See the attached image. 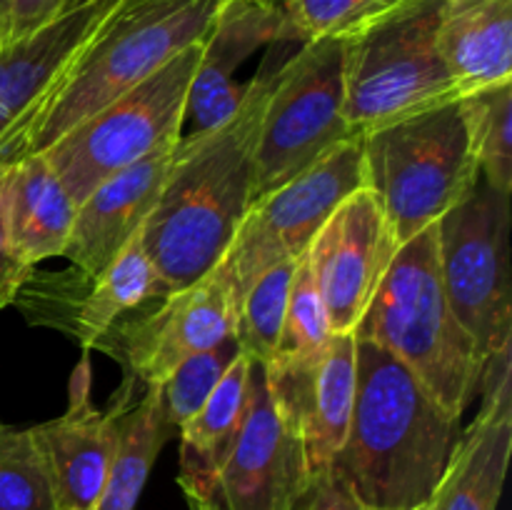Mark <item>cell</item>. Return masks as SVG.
I'll return each mask as SVG.
<instances>
[{
  "instance_id": "cell-7",
  "label": "cell",
  "mask_w": 512,
  "mask_h": 510,
  "mask_svg": "<svg viewBox=\"0 0 512 510\" xmlns=\"http://www.w3.org/2000/svg\"><path fill=\"white\" fill-rule=\"evenodd\" d=\"M203 43L180 50L153 75L80 120L40 150L78 205L95 185L183 138L185 100Z\"/></svg>"
},
{
  "instance_id": "cell-28",
  "label": "cell",
  "mask_w": 512,
  "mask_h": 510,
  "mask_svg": "<svg viewBox=\"0 0 512 510\" xmlns=\"http://www.w3.org/2000/svg\"><path fill=\"white\" fill-rule=\"evenodd\" d=\"M0 510H55L43 455L28 428L0 423Z\"/></svg>"
},
{
  "instance_id": "cell-24",
  "label": "cell",
  "mask_w": 512,
  "mask_h": 510,
  "mask_svg": "<svg viewBox=\"0 0 512 510\" xmlns=\"http://www.w3.org/2000/svg\"><path fill=\"white\" fill-rule=\"evenodd\" d=\"M173 433L160 403V388L148 385L143 398L120 415L118 445L95 510H135L150 470Z\"/></svg>"
},
{
  "instance_id": "cell-5",
  "label": "cell",
  "mask_w": 512,
  "mask_h": 510,
  "mask_svg": "<svg viewBox=\"0 0 512 510\" xmlns=\"http://www.w3.org/2000/svg\"><path fill=\"white\" fill-rule=\"evenodd\" d=\"M443 0H403L343 40V113L353 138L458 100L438 50Z\"/></svg>"
},
{
  "instance_id": "cell-22",
  "label": "cell",
  "mask_w": 512,
  "mask_h": 510,
  "mask_svg": "<svg viewBox=\"0 0 512 510\" xmlns=\"http://www.w3.org/2000/svg\"><path fill=\"white\" fill-rule=\"evenodd\" d=\"M8 243L23 268L60 258L75 218V203L43 153L23 155L8 173Z\"/></svg>"
},
{
  "instance_id": "cell-12",
  "label": "cell",
  "mask_w": 512,
  "mask_h": 510,
  "mask_svg": "<svg viewBox=\"0 0 512 510\" xmlns=\"http://www.w3.org/2000/svg\"><path fill=\"white\" fill-rule=\"evenodd\" d=\"M308 480L298 425L253 360L248 413L218 473L215 500L223 510H295Z\"/></svg>"
},
{
  "instance_id": "cell-6",
  "label": "cell",
  "mask_w": 512,
  "mask_h": 510,
  "mask_svg": "<svg viewBox=\"0 0 512 510\" xmlns=\"http://www.w3.org/2000/svg\"><path fill=\"white\" fill-rule=\"evenodd\" d=\"M363 178L398 248L463 203L480 170L458 100L365 135Z\"/></svg>"
},
{
  "instance_id": "cell-3",
  "label": "cell",
  "mask_w": 512,
  "mask_h": 510,
  "mask_svg": "<svg viewBox=\"0 0 512 510\" xmlns=\"http://www.w3.org/2000/svg\"><path fill=\"white\" fill-rule=\"evenodd\" d=\"M353 335L400 360L450 415L463 418L485 363L445 293L438 223L395 250Z\"/></svg>"
},
{
  "instance_id": "cell-36",
  "label": "cell",
  "mask_w": 512,
  "mask_h": 510,
  "mask_svg": "<svg viewBox=\"0 0 512 510\" xmlns=\"http://www.w3.org/2000/svg\"><path fill=\"white\" fill-rule=\"evenodd\" d=\"M265 3H278V0H265Z\"/></svg>"
},
{
  "instance_id": "cell-32",
  "label": "cell",
  "mask_w": 512,
  "mask_h": 510,
  "mask_svg": "<svg viewBox=\"0 0 512 510\" xmlns=\"http://www.w3.org/2000/svg\"><path fill=\"white\" fill-rule=\"evenodd\" d=\"M8 173L10 168L0 170V308H8L15 303L25 280L33 275V270L23 268L15 260L8 243V213H5V200H8Z\"/></svg>"
},
{
  "instance_id": "cell-29",
  "label": "cell",
  "mask_w": 512,
  "mask_h": 510,
  "mask_svg": "<svg viewBox=\"0 0 512 510\" xmlns=\"http://www.w3.org/2000/svg\"><path fill=\"white\" fill-rule=\"evenodd\" d=\"M403 0H278L295 43L345 40Z\"/></svg>"
},
{
  "instance_id": "cell-8",
  "label": "cell",
  "mask_w": 512,
  "mask_h": 510,
  "mask_svg": "<svg viewBox=\"0 0 512 510\" xmlns=\"http://www.w3.org/2000/svg\"><path fill=\"white\" fill-rule=\"evenodd\" d=\"M353 138L343 113V40L300 43L275 68L255 140L253 200L290 183Z\"/></svg>"
},
{
  "instance_id": "cell-11",
  "label": "cell",
  "mask_w": 512,
  "mask_h": 510,
  "mask_svg": "<svg viewBox=\"0 0 512 510\" xmlns=\"http://www.w3.org/2000/svg\"><path fill=\"white\" fill-rule=\"evenodd\" d=\"M238 303L213 270L188 288L123 315L93 350H103L138 383L160 385L180 363L235 335Z\"/></svg>"
},
{
  "instance_id": "cell-19",
  "label": "cell",
  "mask_w": 512,
  "mask_h": 510,
  "mask_svg": "<svg viewBox=\"0 0 512 510\" xmlns=\"http://www.w3.org/2000/svg\"><path fill=\"white\" fill-rule=\"evenodd\" d=\"M293 415L310 473L330 468L348 435L355 403V335L333 333L308 363L293 368L263 365Z\"/></svg>"
},
{
  "instance_id": "cell-23",
  "label": "cell",
  "mask_w": 512,
  "mask_h": 510,
  "mask_svg": "<svg viewBox=\"0 0 512 510\" xmlns=\"http://www.w3.org/2000/svg\"><path fill=\"white\" fill-rule=\"evenodd\" d=\"M253 358L240 353L220 383L203 403V408L178 430L180 475L183 493H200L215 498L220 468L233 450L250 403Z\"/></svg>"
},
{
  "instance_id": "cell-37",
  "label": "cell",
  "mask_w": 512,
  "mask_h": 510,
  "mask_svg": "<svg viewBox=\"0 0 512 510\" xmlns=\"http://www.w3.org/2000/svg\"><path fill=\"white\" fill-rule=\"evenodd\" d=\"M418 510H428V505H423V508H418Z\"/></svg>"
},
{
  "instance_id": "cell-1",
  "label": "cell",
  "mask_w": 512,
  "mask_h": 510,
  "mask_svg": "<svg viewBox=\"0 0 512 510\" xmlns=\"http://www.w3.org/2000/svg\"><path fill=\"white\" fill-rule=\"evenodd\" d=\"M275 68L265 60L238 108L215 128L175 148L143 245L158 273V295L175 293L218 265L253 203L255 140Z\"/></svg>"
},
{
  "instance_id": "cell-13",
  "label": "cell",
  "mask_w": 512,
  "mask_h": 510,
  "mask_svg": "<svg viewBox=\"0 0 512 510\" xmlns=\"http://www.w3.org/2000/svg\"><path fill=\"white\" fill-rule=\"evenodd\" d=\"M155 295L158 273L145 253L140 228L98 275H83L75 268L65 273L33 270L13 305L23 310L28 323L60 330L90 350L123 315Z\"/></svg>"
},
{
  "instance_id": "cell-20",
  "label": "cell",
  "mask_w": 512,
  "mask_h": 510,
  "mask_svg": "<svg viewBox=\"0 0 512 510\" xmlns=\"http://www.w3.org/2000/svg\"><path fill=\"white\" fill-rule=\"evenodd\" d=\"M178 145L158 150L130 168L110 175L75 205L73 228L60 258L78 273L98 275L125 243L143 228L155 208Z\"/></svg>"
},
{
  "instance_id": "cell-4",
  "label": "cell",
  "mask_w": 512,
  "mask_h": 510,
  "mask_svg": "<svg viewBox=\"0 0 512 510\" xmlns=\"http://www.w3.org/2000/svg\"><path fill=\"white\" fill-rule=\"evenodd\" d=\"M223 0H118L35 115L28 155L203 43Z\"/></svg>"
},
{
  "instance_id": "cell-16",
  "label": "cell",
  "mask_w": 512,
  "mask_h": 510,
  "mask_svg": "<svg viewBox=\"0 0 512 510\" xmlns=\"http://www.w3.org/2000/svg\"><path fill=\"white\" fill-rule=\"evenodd\" d=\"M118 0H85L0 48V170L28 155L35 115Z\"/></svg>"
},
{
  "instance_id": "cell-31",
  "label": "cell",
  "mask_w": 512,
  "mask_h": 510,
  "mask_svg": "<svg viewBox=\"0 0 512 510\" xmlns=\"http://www.w3.org/2000/svg\"><path fill=\"white\" fill-rule=\"evenodd\" d=\"M295 510H378L365 505L350 485L340 478L338 470L330 468L310 473L308 485L300 493Z\"/></svg>"
},
{
  "instance_id": "cell-27",
  "label": "cell",
  "mask_w": 512,
  "mask_h": 510,
  "mask_svg": "<svg viewBox=\"0 0 512 510\" xmlns=\"http://www.w3.org/2000/svg\"><path fill=\"white\" fill-rule=\"evenodd\" d=\"M330 335H333V330H330L323 298L315 288L313 273H310V265L303 255L298 260V268H295L293 285H290L278 348H275L270 363L265 365L293 368V365L308 363L328 345Z\"/></svg>"
},
{
  "instance_id": "cell-15",
  "label": "cell",
  "mask_w": 512,
  "mask_h": 510,
  "mask_svg": "<svg viewBox=\"0 0 512 510\" xmlns=\"http://www.w3.org/2000/svg\"><path fill=\"white\" fill-rule=\"evenodd\" d=\"M395 250L383 210L365 185L328 215L305 260L333 333H353Z\"/></svg>"
},
{
  "instance_id": "cell-25",
  "label": "cell",
  "mask_w": 512,
  "mask_h": 510,
  "mask_svg": "<svg viewBox=\"0 0 512 510\" xmlns=\"http://www.w3.org/2000/svg\"><path fill=\"white\" fill-rule=\"evenodd\" d=\"M458 105L480 178L512 195V83L465 95Z\"/></svg>"
},
{
  "instance_id": "cell-26",
  "label": "cell",
  "mask_w": 512,
  "mask_h": 510,
  "mask_svg": "<svg viewBox=\"0 0 512 510\" xmlns=\"http://www.w3.org/2000/svg\"><path fill=\"white\" fill-rule=\"evenodd\" d=\"M295 268H298V260L273 265L250 285V290L240 300L235 338L243 353H248L255 363H270L278 348Z\"/></svg>"
},
{
  "instance_id": "cell-2",
  "label": "cell",
  "mask_w": 512,
  "mask_h": 510,
  "mask_svg": "<svg viewBox=\"0 0 512 510\" xmlns=\"http://www.w3.org/2000/svg\"><path fill=\"white\" fill-rule=\"evenodd\" d=\"M355 373L353 415L333 468L370 508H423L453 458L460 418L368 340L355 338Z\"/></svg>"
},
{
  "instance_id": "cell-14",
  "label": "cell",
  "mask_w": 512,
  "mask_h": 510,
  "mask_svg": "<svg viewBox=\"0 0 512 510\" xmlns=\"http://www.w3.org/2000/svg\"><path fill=\"white\" fill-rule=\"evenodd\" d=\"M135 385L138 380L125 375L108 410H98L90 400V358L83 355L70 373L63 415L28 428L48 470L55 510H95L118 445L120 415L133 403Z\"/></svg>"
},
{
  "instance_id": "cell-35",
  "label": "cell",
  "mask_w": 512,
  "mask_h": 510,
  "mask_svg": "<svg viewBox=\"0 0 512 510\" xmlns=\"http://www.w3.org/2000/svg\"><path fill=\"white\" fill-rule=\"evenodd\" d=\"M10 13H13V0H0V48L8 43Z\"/></svg>"
},
{
  "instance_id": "cell-21",
  "label": "cell",
  "mask_w": 512,
  "mask_h": 510,
  "mask_svg": "<svg viewBox=\"0 0 512 510\" xmlns=\"http://www.w3.org/2000/svg\"><path fill=\"white\" fill-rule=\"evenodd\" d=\"M438 50L458 100L512 83V0H443Z\"/></svg>"
},
{
  "instance_id": "cell-30",
  "label": "cell",
  "mask_w": 512,
  "mask_h": 510,
  "mask_svg": "<svg viewBox=\"0 0 512 510\" xmlns=\"http://www.w3.org/2000/svg\"><path fill=\"white\" fill-rule=\"evenodd\" d=\"M240 353H243V348H240L238 338L230 335V338L220 340L213 348L203 350V353L180 363L170 373V378L158 385L163 413L175 430L183 428L203 408L208 395L213 393L215 385L225 375V370L233 365V360Z\"/></svg>"
},
{
  "instance_id": "cell-34",
  "label": "cell",
  "mask_w": 512,
  "mask_h": 510,
  "mask_svg": "<svg viewBox=\"0 0 512 510\" xmlns=\"http://www.w3.org/2000/svg\"><path fill=\"white\" fill-rule=\"evenodd\" d=\"M185 503H188V510H223L220 503L210 495H200V493H183Z\"/></svg>"
},
{
  "instance_id": "cell-33",
  "label": "cell",
  "mask_w": 512,
  "mask_h": 510,
  "mask_svg": "<svg viewBox=\"0 0 512 510\" xmlns=\"http://www.w3.org/2000/svg\"><path fill=\"white\" fill-rule=\"evenodd\" d=\"M80 3H85V0H13L8 43L25 38V35L35 33L43 25L53 23L55 18H60V15L68 13V10H73Z\"/></svg>"
},
{
  "instance_id": "cell-9",
  "label": "cell",
  "mask_w": 512,
  "mask_h": 510,
  "mask_svg": "<svg viewBox=\"0 0 512 510\" xmlns=\"http://www.w3.org/2000/svg\"><path fill=\"white\" fill-rule=\"evenodd\" d=\"M445 293L485 365L512 350L510 195L478 178L438 220Z\"/></svg>"
},
{
  "instance_id": "cell-18",
  "label": "cell",
  "mask_w": 512,
  "mask_h": 510,
  "mask_svg": "<svg viewBox=\"0 0 512 510\" xmlns=\"http://www.w3.org/2000/svg\"><path fill=\"white\" fill-rule=\"evenodd\" d=\"M510 355L512 350L485 365L478 393L483 405L473 425L460 433L428 510H498L512 453Z\"/></svg>"
},
{
  "instance_id": "cell-10",
  "label": "cell",
  "mask_w": 512,
  "mask_h": 510,
  "mask_svg": "<svg viewBox=\"0 0 512 510\" xmlns=\"http://www.w3.org/2000/svg\"><path fill=\"white\" fill-rule=\"evenodd\" d=\"M363 183V138H350L298 178L250 203L215 265L238 310L243 295L265 270L308 253L328 215Z\"/></svg>"
},
{
  "instance_id": "cell-17",
  "label": "cell",
  "mask_w": 512,
  "mask_h": 510,
  "mask_svg": "<svg viewBox=\"0 0 512 510\" xmlns=\"http://www.w3.org/2000/svg\"><path fill=\"white\" fill-rule=\"evenodd\" d=\"M278 3L265 0H223L203 40L198 68L185 100V120L198 135L223 123L240 105L248 83H238L240 65L265 45L290 43Z\"/></svg>"
}]
</instances>
